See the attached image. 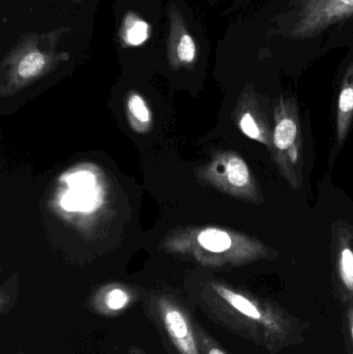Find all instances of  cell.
Returning <instances> with one entry per match:
<instances>
[{
	"instance_id": "cell-17",
	"label": "cell",
	"mask_w": 353,
	"mask_h": 354,
	"mask_svg": "<svg viewBox=\"0 0 353 354\" xmlns=\"http://www.w3.org/2000/svg\"><path fill=\"white\" fill-rule=\"evenodd\" d=\"M128 354H146L142 349L138 348V347H131L128 351Z\"/></svg>"
},
{
	"instance_id": "cell-9",
	"label": "cell",
	"mask_w": 353,
	"mask_h": 354,
	"mask_svg": "<svg viewBox=\"0 0 353 354\" xmlns=\"http://www.w3.org/2000/svg\"><path fill=\"white\" fill-rule=\"evenodd\" d=\"M168 45L170 59L174 64L189 66L196 60V43L187 30L184 21L175 6L170 10V37Z\"/></svg>"
},
{
	"instance_id": "cell-15",
	"label": "cell",
	"mask_w": 353,
	"mask_h": 354,
	"mask_svg": "<svg viewBox=\"0 0 353 354\" xmlns=\"http://www.w3.org/2000/svg\"><path fill=\"white\" fill-rule=\"evenodd\" d=\"M196 330L200 354H228L197 322Z\"/></svg>"
},
{
	"instance_id": "cell-1",
	"label": "cell",
	"mask_w": 353,
	"mask_h": 354,
	"mask_svg": "<svg viewBox=\"0 0 353 354\" xmlns=\"http://www.w3.org/2000/svg\"><path fill=\"white\" fill-rule=\"evenodd\" d=\"M202 303L217 324L269 353H280L304 340L302 324L287 310L244 289L213 281Z\"/></svg>"
},
{
	"instance_id": "cell-4",
	"label": "cell",
	"mask_w": 353,
	"mask_h": 354,
	"mask_svg": "<svg viewBox=\"0 0 353 354\" xmlns=\"http://www.w3.org/2000/svg\"><path fill=\"white\" fill-rule=\"evenodd\" d=\"M199 256L213 266H242L269 259L271 250L263 241L244 233L207 227L197 233Z\"/></svg>"
},
{
	"instance_id": "cell-13",
	"label": "cell",
	"mask_w": 353,
	"mask_h": 354,
	"mask_svg": "<svg viewBox=\"0 0 353 354\" xmlns=\"http://www.w3.org/2000/svg\"><path fill=\"white\" fill-rule=\"evenodd\" d=\"M131 303L132 295L128 291L120 287H112L95 299V305L99 313L111 315L124 311Z\"/></svg>"
},
{
	"instance_id": "cell-12",
	"label": "cell",
	"mask_w": 353,
	"mask_h": 354,
	"mask_svg": "<svg viewBox=\"0 0 353 354\" xmlns=\"http://www.w3.org/2000/svg\"><path fill=\"white\" fill-rule=\"evenodd\" d=\"M122 37L126 45L138 47L143 45L151 37V27L146 21L134 12H128L124 19Z\"/></svg>"
},
{
	"instance_id": "cell-8",
	"label": "cell",
	"mask_w": 353,
	"mask_h": 354,
	"mask_svg": "<svg viewBox=\"0 0 353 354\" xmlns=\"http://www.w3.org/2000/svg\"><path fill=\"white\" fill-rule=\"evenodd\" d=\"M335 272L343 303L353 301V234L350 227H338L335 235Z\"/></svg>"
},
{
	"instance_id": "cell-10",
	"label": "cell",
	"mask_w": 353,
	"mask_h": 354,
	"mask_svg": "<svg viewBox=\"0 0 353 354\" xmlns=\"http://www.w3.org/2000/svg\"><path fill=\"white\" fill-rule=\"evenodd\" d=\"M353 122V62L346 68L336 108L335 137L338 147L345 143Z\"/></svg>"
},
{
	"instance_id": "cell-11",
	"label": "cell",
	"mask_w": 353,
	"mask_h": 354,
	"mask_svg": "<svg viewBox=\"0 0 353 354\" xmlns=\"http://www.w3.org/2000/svg\"><path fill=\"white\" fill-rule=\"evenodd\" d=\"M49 64V57L35 47H28L20 54L15 74L20 80L29 81L39 77Z\"/></svg>"
},
{
	"instance_id": "cell-3",
	"label": "cell",
	"mask_w": 353,
	"mask_h": 354,
	"mask_svg": "<svg viewBox=\"0 0 353 354\" xmlns=\"http://www.w3.org/2000/svg\"><path fill=\"white\" fill-rule=\"evenodd\" d=\"M352 15L353 0H289L274 18L271 32L292 41H305Z\"/></svg>"
},
{
	"instance_id": "cell-7",
	"label": "cell",
	"mask_w": 353,
	"mask_h": 354,
	"mask_svg": "<svg viewBox=\"0 0 353 354\" xmlns=\"http://www.w3.org/2000/svg\"><path fill=\"white\" fill-rule=\"evenodd\" d=\"M236 120L240 132L269 149L273 127L261 109L254 87L248 85L240 95L236 110Z\"/></svg>"
},
{
	"instance_id": "cell-16",
	"label": "cell",
	"mask_w": 353,
	"mask_h": 354,
	"mask_svg": "<svg viewBox=\"0 0 353 354\" xmlns=\"http://www.w3.org/2000/svg\"><path fill=\"white\" fill-rule=\"evenodd\" d=\"M344 326H345V335L347 338L348 346L350 353L353 354V301L344 304Z\"/></svg>"
},
{
	"instance_id": "cell-2",
	"label": "cell",
	"mask_w": 353,
	"mask_h": 354,
	"mask_svg": "<svg viewBox=\"0 0 353 354\" xmlns=\"http://www.w3.org/2000/svg\"><path fill=\"white\" fill-rule=\"evenodd\" d=\"M271 135V160L290 187L298 189L304 180V139L296 97L281 95L275 102Z\"/></svg>"
},
{
	"instance_id": "cell-6",
	"label": "cell",
	"mask_w": 353,
	"mask_h": 354,
	"mask_svg": "<svg viewBox=\"0 0 353 354\" xmlns=\"http://www.w3.org/2000/svg\"><path fill=\"white\" fill-rule=\"evenodd\" d=\"M149 312L178 354H200L196 322L180 301L168 295L153 297Z\"/></svg>"
},
{
	"instance_id": "cell-14",
	"label": "cell",
	"mask_w": 353,
	"mask_h": 354,
	"mask_svg": "<svg viewBox=\"0 0 353 354\" xmlns=\"http://www.w3.org/2000/svg\"><path fill=\"white\" fill-rule=\"evenodd\" d=\"M128 110L134 126L147 127L151 122V113L145 100L138 93H132L128 99Z\"/></svg>"
},
{
	"instance_id": "cell-5",
	"label": "cell",
	"mask_w": 353,
	"mask_h": 354,
	"mask_svg": "<svg viewBox=\"0 0 353 354\" xmlns=\"http://www.w3.org/2000/svg\"><path fill=\"white\" fill-rule=\"evenodd\" d=\"M204 176L224 193L252 204H261L263 196L247 162L236 151H222L213 157Z\"/></svg>"
}]
</instances>
